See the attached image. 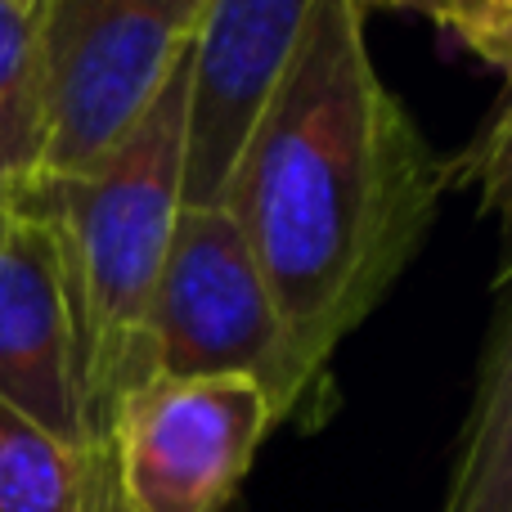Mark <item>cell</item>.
Masks as SVG:
<instances>
[{
  "label": "cell",
  "instance_id": "obj_1",
  "mask_svg": "<svg viewBox=\"0 0 512 512\" xmlns=\"http://www.w3.org/2000/svg\"><path fill=\"white\" fill-rule=\"evenodd\" d=\"M445 189V158L382 81L355 0H319L221 189L310 396L409 270Z\"/></svg>",
  "mask_w": 512,
  "mask_h": 512
},
{
  "label": "cell",
  "instance_id": "obj_2",
  "mask_svg": "<svg viewBox=\"0 0 512 512\" xmlns=\"http://www.w3.org/2000/svg\"><path fill=\"white\" fill-rule=\"evenodd\" d=\"M185 113L189 59L95 167L45 176L18 198L59 243L90 441H104L117 400L153 378L149 306L185 207Z\"/></svg>",
  "mask_w": 512,
  "mask_h": 512
},
{
  "label": "cell",
  "instance_id": "obj_3",
  "mask_svg": "<svg viewBox=\"0 0 512 512\" xmlns=\"http://www.w3.org/2000/svg\"><path fill=\"white\" fill-rule=\"evenodd\" d=\"M149 360L167 378H248L274 423L310 414L265 274L221 203L180 207L149 306Z\"/></svg>",
  "mask_w": 512,
  "mask_h": 512
},
{
  "label": "cell",
  "instance_id": "obj_4",
  "mask_svg": "<svg viewBox=\"0 0 512 512\" xmlns=\"http://www.w3.org/2000/svg\"><path fill=\"white\" fill-rule=\"evenodd\" d=\"M203 14L207 0H36L45 176L95 167L149 113L194 50Z\"/></svg>",
  "mask_w": 512,
  "mask_h": 512
},
{
  "label": "cell",
  "instance_id": "obj_5",
  "mask_svg": "<svg viewBox=\"0 0 512 512\" xmlns=\"http://www.w3.org/2000/svg\"><path fill=\"white\" fill-rule=\"evenodd\" d=\"M274 427L248 378L153 373L117 400L104 441L131 512H230Z\"/></svg>",
  "mask_w": 512,
  "mask_h": 512
},
{
  "label": "cell",
  "instance_id": "obj_6",
  "mask_svg": "<svg viewBox=\"0 0 512 512\" xmlns=\"http://www.w3.org/2000/svg\"><path fill=\"white\" fill-rule=\"evenodd\" d=\"M315 5L319 0H207L189 50L185 207L221 203Z\"/></svg>",
  "mask_w": 512,
  "mask_h": 512
},
{
  "label": "cell",
  "instance_id": "obj_7",
  "mask_svg": "<svg viewBox=\"0 0 512 512\" xmlns=\"http://www.w3.org/2000/svg\"><path fill=\"white\" fill-rule=\"evenodd\" d=\"M0 400L72 450L95 445L81 405L59 243L45 216L23 203L0 225Z\"/></svg>",
  "mask_w": 512,
  "mask_h": 512
},
{
  "label": "cell",
  "instance_id": "obj_8",
  "mask_svg": "<svg viewBox=\"0 0 512 512\" xmlns=\"http://www.w3.org/2000/svg\"><path fill=\"white\" fill-rule=\"evenodd\" d=\"M441 512H512V239L495 270V310Z\"/></svg>",
  "mask_w": 512,
  "mask_h": 512
},
{
  "label": "cell",
  "instance_id": "obj_9",
  "mask_svg": "<svg viewBox=\"0 0 512 512\" xmlns=\"http://www.w3.org/2000/svg\"><path fill=\"white\" fill-rule=\"evenodd\" d=\"M45 68L36 0H0V189L23 198L45 176Z\"/></svg>",
  "mask_w": 512,
  "mask_h": 512
},
{
  "label": "cell",
  "instance_id": "obj_10",
  "mask_svg": "<svg viewBox=\"0 0 512 512\" xmlns=\"http://www.w3.org/2000/svg\"><path fill=\"white\" fill-rule=\"evenodd\" d=\"M86 450L63 445L0 400V512H81Z\"/></svg>",
  "mask_w": 512,
  "mask_h": 512
},
{
  "label": "cell",
  "instance_id": "obj_11",
  "mask_svg": "<svg viewBox=\"0 0 512 512\" xmlns=\"http://www.w3.org/2000/svg\"><path fill=\"white\" fill-rule=\"evenodd\" d=\"M504 99L490 122L472 135L459 158H445L450 189H477L481 212L512 221V77H504Z\"/></svg>",
  "mask_w": 512,
  "mask_h": 512
},
{
  "label": "cell",
  "instance_id": "obj_12",
  "mask_svg": "<svg viewBox=\"0 0 512 512\" xmlns=\"http://www.w3.org/2000/svg\"><path fill=\"white\" fill-rule=\"evenodd\" d=\"M450 36L459 45H468L481 63L512 77V0H477L450 27Z\"/></svg>",
  "mask_w": 512,
  "mask_h": 512
},
{
  "label": "cell",
  "instance_id": "obj_13",
  "mask_svg": "<svg viewBox=\"0 0 512 512\" xmlns=\"http://www.w3.org/2000/svg\"><path fill=\"white\" fill-rule=\"evenodd\" d=\"M81 512H131L122 490H117L108 441H95L86 450V495H81Z\"/></svg>",
  "mask_w": 512,
  "mask_h": 512
},
{
  "label": "cell",
  "instance_id": "obj_14",
  "mask_svg": "<svg viewBox=\"0 0 512 512\" xmlns=\"http://www.w3.org/2000/svg\"><path fill=\"white\" fill-rule=\"evenodd\" d=\"M472 5H477V0H355V9H360L364 18H369L373 9H414V14H427L432 23H441L445 32H450Z\"/></svg>",
  "mask_w": 512,
  "mask_h": 512
},
{
  "label": "cell",
  "instance_id": "obj_15",
  "mask_svg": "<svg viewBox=\"0 0 512 512\" xmlns=\"http://www.w3.org/2000/svg\"><path fill=\"white\" fill-rule=\"evenodd\" d=\"M14 207H18V198H14V194H5V189H0V225H5L9 216H14Z\"/></svg>",
  "mask_w": 512,
  "mask_h": 512
}]
</instances>
